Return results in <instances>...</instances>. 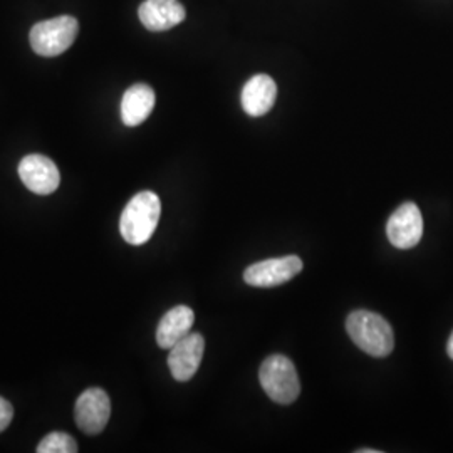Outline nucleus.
<instances>
[{
	"label": "nucleus",
	"instance_id": "nucleus-4",
	"mask_svg": "<svg viewBox=\"0 0 453 453\" xmlns=\"http://www.w3.org/2000/svg\"><path fill=\"white\" fill-rule=\"evenodd\" d=\"M80 33V22L73 16H59L37 22L31 29L29 41L35 54L42 58L61 56L71 48Z\"/></svg>",
	"mask_w": 453,
	"mask_h": 453
},
{
	"label": "nucleus",
	"instance_id": "nucleus-6",
	"mask_svg": "<svg viewBox=\"0 0 453 453\" xmlns=\"http://www.w3.org/2000/svg\"><path fill=\"white\" fill-rule=\"evenodd\" d=\"M303 260L297 256L262 260L245 269L243 280L252 288H275L289 282L303 271Z\"/></svg>",
	"mask_w": 453,
	"mask_h": 453
},
{
	"label": "nucleus",
	"instance_id": "nucleus-16",
	"mask_svg": "<svg viewBox=\"0 0 453 453\" xmlns=\"http://www.w3.org/2000/svg\"><path fill=\"white\" fill-rule=\"evenodd\" d=\"M447 353H449V357L453 359V333L452 336H450V340H449V346H447Z\"/></svg>",
	"mask_w": 453,
	"mask_h": 453
},
{
	"label": "nucleus",
	"instance_id": "nucleus-15",
	"mask_svg": "<svg viewBox=\"0 0 453 453\" xmlns=\"http://www.w3.org/2000/svg\"><path fill=\"white\" fill-rule=\"evenodd\" d=\"M12 418H14V408L5 398L0 396V432H4L11 425Z\"/></svg>",
	"mask_w": 453,
	"mask_h": 453
},
{
	"label": "nucleus",
	"instance_id": "nucleus-9",
	"mask_svg": "<svg viewBox=\"0 0 453 453\" xmlns=\"http://www.w3.org/2000/svg\"><path fill=\"white\" fill-rule=\"evenodd\" d=\"M205 340L198 333H190L175 346L170 348L168 368L177 381H188L198 372V366L203 359Z\"/></svg>",
	"mask_w": 453,
	"mask_h": 453
},
{
	"label": "nucleus",
	"instance_id": "nucleus-5",
	"mask_svg": "<svg viewBox=\"0 0 453 453\" xmlns=\"http://www.w3.org/2000/svg\"><path fill=\"white\" fill-rule=\"evenodd\" d=\"M111 417V402L104 389L88 388L82 391L74 406V420L86 435H99Z\"/></svg>",
	"mask_w": 453,
	"mask_h": 453
},
{
	"label": "nucleus",
	"instance_id": "nucleus-2",
	"mask_svg": "<svg viewBox=\"0 0 453 453\" xmlns=\"http://www.w3.org/2000/svg\"><path fill=\"white\" fill-rule=\"evenodd\" d=\"M162 215V202L155 192L134 195L119 219V232L131 245H143L155 234Z\"/></svg>",
	"mask_w": 453,
	"mask_h": 453
},
{
	"label": "nucleus",
	"instance_id": "nucleus-17",
	"mask_svg": "<svg viewBox=\"0 0 453 453\" xmlns=\"http://www.w3.org/2000/svg\"><path fill=\"white\" fill-rule=\"evenodd\" d=\"M357 453H380V450H370V449H361Z\"/></svg>",
	"mask_w": 453,
	"mask_h": 453
},
{
	"label": "nucleus",
	"instance_id": "nucleus-14",
	"mask_svg": "<svg viewBox=\"0 0 453 453\" xmlns=\"http://www.w3.org/2000/svg\"><path fill=\"white\" fill-rule=\"evenodd\" d=\"M78 452V443L76 440L63 434V432H52L37 447V453H76Z\"/></svg>",
	"mask_w": 453,
	"mask_h": 453
},
{
	"label": "nucleus",
	"instance_id": "nucleus-8",
	"mask_svg": "<svg viewBox=\"0 0 453 453\" xmlns=\"http://www.w3.org/2000/svg\"><path fill=\"white\" fill-rule=\"evenodd\" d=\"M387 235L396 249H411L418 245L423 235L421 211L415 203L406 202L388 219Z\"/></svg>",
	"mask_w": 453,
	"mask_h": 453
},
{
	"label": "nucleus",
	"instance_id": "nucleus-11",
	"mask_svg": "<svg viewBox=\"0 0 453 453\" xmlns=\"http://www.w3.org/2000/svg\"><path fill=\"white\" fill-rule=\"evenodd\" d=\"M277 97V84L267 74H257L250 78L243 86L241 103L243 111L249 116H264L274 106Z\"/></svg>",
	"mask_w": 453,
	"mask_h": 453
},
{
	"label": "nucleus",
	"instance_id": "nucleus-7",
	"mask_svg": "<svg viewBox=\"0 0 453 453\" xmlns=\"http://www.w3.org/2000/svg\"><path fill=\"white\" fill-rule=\"evenodd\" d=\"M19 177L33 194L37 195H50L61 183L56 163L44 155L24 157L19 163Z\"/></svg>",
	"mask_w": 453,
	"mask_h": 453
},
{
	"label": "nucleus",
	"instance_id": "nucleus-13",
	"mask_svg": "<svg viewBox=\"0 0 453 453\" xmlns=\"http://www.w3.org/2000/svg\"><path fill=\"white\" fill-rule=\"evenodd\" d=\"M195 323V314L188 306L170 309L157 327V342L163 349H170L187 334H190Z\"/></svg>",
	"mask_w": 453,
	"mask_h": 453
},
{
	"label": "nucleus",
	"instance_id": "nucleus-3",
	"mask_svg": "<svg viewBox=\"0 0 453 453\" xmlns=\"http://www.w3.org/2000/svg\"><path fill=\"white\" fill-rule=\"evenodd\" d=\"M259 380L265 395L279 405H291L301 393L296 366L282 355H273L262 363Z\"/></svg>",
	"mask_w": 453,
	"mask_h": 453
},
{
	"label": "nucleus",
	"instance_id": "nucleus-1",
	"mask_svg": "<svg viewBox=\"0 0 453 453\" xmlns=\"http://www.w3.org/2000/svg\"><path fill=\"white\" fill-rule=\"evenodd\" d=\"M346 331L361 351L372 357H387L395 348L391 324L380 314L359 309L348 316Z\"/></svg>",
	"mask_w": 453,
	"mask_h": 453
},
{
	"label": "nucleus",
	"instance_id": "nucleus-10",
	"mask_svg": "<svg viewBox=\"0 0 453 453\" xmlns=\"http://www.w3.org/2000/svg\"><path fill=\"white\" fill-rule=\"evenodd\" d=\"M138 17L148 31L163 33L181 24L187 11L179 0H145L138 9Z\"/></svg>",
	"mask_w": 453,
	"mask_h": 453
},
{
	"label": "nucleus",
	"instance_id": "nucleus-12",
	"mask_svg": "<svg viewBox=\"0 0 453 453\" xmlns=\"http://www.w3.org/2000/svg\"><path fill=\"white\" fill-rule=\"evenodd\" d=\"M155 91L143 82L133 84L121 99V119L127 127H140L155 108Z\"/></svg>",
	"mask_w": 453,
	"mask_h": 453
}]
</instances>
